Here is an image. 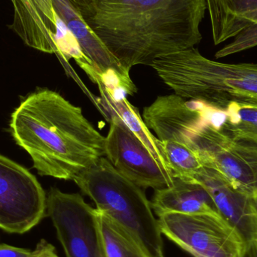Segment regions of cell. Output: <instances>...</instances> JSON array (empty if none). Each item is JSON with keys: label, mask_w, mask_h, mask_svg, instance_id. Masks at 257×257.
Instances as JSON below:
<instances>
[{"label": "cell", "mask_w": 257, "mask_h": 257, "mask_svg": "<svg viewBox=\"0 0 257 257\" xmlns=\"http://www.w3.org/2000/svg\"><path fill=\"white\" fill-rule=\"evenodd\" d=\"M161 235L194 257H240L244 243L220 215L164 213L158 215Z\"/></svg>", "instance_id": "5b68a950"}, {"label": "cell", "mask_w": 257, "mask_h": 257, "mask_svg": "<svg viewBox=\"0 0 257 257\" xmlns=\"http://www.w3.org/2000/svg\"><path fill=\"white\" fill-rule=\"evenodd\" d=\"M213 107L170 94L160 96L143 110V121L161 142H178L194 149L204 130L211 124Z\"/></svg>", "instance_id": "9c48e42d"}, {"label": "cell", "mask_w": 257, "mask_h": 257, "mask_svg": "<svg viewBox=\"0 0 257 257\" xmlns=\"http://www.w3.org/2000/svg\"><path fill=\"white\" fill-rule=\"evenodd\" d=\"M32 257H59L52 244L42 239L36 245L35 250H32Z\"/></svg>", "instance_id": "44dd1931"}, {"label": "cell", "mask_w": 257, "mask_h": 257, "mask_svg": "<svg viewBox=\"0 0 257 257\" xmlns=\"http://www.w3.org/2000/svg\"><path fill=\"white\" fill-rule=\"evenodd\" d=\"M160 146L172 177L195 181V175L204 167L197 154L189 147L178 142L160 141Z\"/></svg>", "instance_id": "ac0fdd59"}, {"label": "cell", "mask_w": 257, "mask_h": 257, "mask_svg": "<svg viewBox=\"0 0 257 257\" xmlns=\"http://www.w3.org/2000/svg\"><path fill=\"white\" fill-rule=\"evenodd\" d=\"M205 167L215 169L235 187L257 196V142L224 135L210 151Z\"/></svg>", "instance_id": "8fae6325"}, {"label": "cell", "mask_w": 257, "mask_h": 257, "mask_svg": "<svg viewBox=\"0 0 257 257\" xmlns=\"http://www.w3.org/2000/svg\"><path fill=\"white\" fill-rule=\"evenodd\" d=\"M257 45V24L244 29L235 36L233 42L217 51L216 59L223 58L232 54L254 48Z\"/></svg>", "instance_id": "d6986e66"}, {"label": "cell", "mask_w": 257, "mask_h": 257, "mask_svg": "<svg viewBox=\"0 0 257 257\" xmlns=\"http://www.w3.org/2000/svg\"><path fill=\"white\" fill-rule=\"evenodd\" d=\"M12 29L24 43L49 54H59L52 0H19L13 4Z\"/></svg>", "instance_id": "7c38bea8"}, {"label": "cell", "mask_w": 257, "mask_h": 257, "mask_svg": "<svg viewBox=\"0 0 257 257\" xmlns=\"http://www.w3.org/2000/svg\"><path fill=\"white\" fill-rule=\"evenodd\" d=\"M104 257H154L126 228L96 209Z\"/></svg>", "instance_id": "e0dca14e"}, {"label": "cell", "mask_w": 257, "mask_h": 257, "mask_svg": "<svg viewBox=\"0 0 257 257\" xmlns=\"http://www.w3.org/2000/svg\"><path fill=\"white\" fill-rule=\"evenodd\" d=\"M240 257H257V241L244 244Z\"/></svg>", "instance_id": "7402d4cb"}, {"label": "cell", "mask_w": 257, "mask_h": 257, "mask_svg": "<svg viewBox=\"0 0 257 257\" xmlns=\"http://www.w3.org/2000/svg\"><path fill=\"white\" fill-rule=\"evenodd\" d=\"M73 181L91 198L96 209L126 228L154 257H165L158 220L140 187L101 157Z\"/></svg>", "instance_id": "277c9868"}, {"label": "cell", "mask_w": 257, "mask_h": 257, "mask_svg": "<svg viewBox=\"0 0 257 257\" xmlns=\"http://www.w3.org/2000/svg\"><path fill=\"white\" fill-rule=\"evenodd\" d=\"M195 181L203 186L223 217L244 244L257 241V196L235 187L215 169L203 167Z\"/></svg>", "instance_id": "30bf717a"}, {"label": "cell", "mask_w": 257, "mask_h": 257, "mask_svg": "<svg viewBox=\"0 0 257 257\" xmlns=\"http://www.w3.org/2000/svg\"><path fill=\"white\" fill-rule=\"evenodd\" d=\"M0 257H32V250L1 244Z\"/></svg>", "instance_id": "ffe728a7"}, {"label": "cell", "mask_w": 257, "mask_h": 257, "mask_svg": "<svg viewBox=\"0 0 257 257\" xmlns=\"http://www.w3.org/2000/svg\"><path fill=\"white\" fill-rule=\"evenodd\" d=\"M52 6L56 18L64 24L75 38L81 52L98 75L116 71L130 76V72L125 70L107 51L69 0H52Z\"/></svg>", "instance_id": "4fadbf2b"}, {"label": "cell", "mask_w": 257, "mask_h": 257, "mask_svg": "<svg viewBox=\"0 0 257 257\" xmlns=\"http://www.w3.org/2000/svg\"><path fill=\"white\" fill-rule=\"evenodd\" d=\"M127 72L199 45L205 0H69Z\"/></svg>", "instance_id": "6da1fadb"}, {"label": "cell", "mask_w": 257, "mask_h": 257, "mask_svg": "<svg viewBox=\"0 0 257 257\" xmlns=\"http://www.w3.org/2000/svg\"><path fill=\"white\" fill-rule=\"evenodd\" d=\"M214 45L257 24V0H205Z\"/></svg>", "instance_id": "9a60e30c"}, {"label": "cell", "mask_w": 257, "mask_h": 257, "mask_svg": "<svg viewBox=\"0 0 257 257\" xmlns=\"http://www.w3.org/2000/svg\"><path fill=\"white\" fill-rule=\"evenodd\" d=\"M109 120L105 156L112 166L140 188L158 190L172 186V173L160 166L140 139L117 117Z\"/></svg>", "instance_id": "ba28073f"}, {"label": "cell", "mask_w": 257, "mask_h": 257, "mask_svg": "<svg viewBox=\"0 0 257 257\" xmlns=\"http://www.w3.org/2000/svg\"><path fill=\"white\" fill-rule=\"evenodd\" d=\"M46 196L34 175L0 155V229L24 234L46 215Z\"/></svg>", "instance_id": "8992f818"}, {"label": "cell", "mask_w": 257, "mask_h": 257, "mask_svg": "<svg viewBox=\"0 0 257 257\" xmlns=\"http://www.w3.org/2000/svg\"><path fill=\"white\" fill-rule=\"evenodd\" d=\"M46 213L66 257H104L96 208L80 195L51 189L46 199Z\"/></svg>", "instance_id": "52a82bcc"}, {"label": "cell", "mask_w": 257, "mask_h": 257, "mask_svg": "<svg viewBox=\"0 0 257 257\" xmlns=\"http://www.w3.org/2000/svg\"><path fill=\"white\" fill-rule=\"evenodd\" d=\"M10 128L41 175L73 180L105 156V137L81 108L51 90L27 96L12 114Z\"/></svg>", "instance_id": "7a4b0ae2"}, {"label": "cell", "mask_w": 257, "mask_h": 257, "mask_svg": "<svg viewBox=\"0 0 257 257\" xmlns=\"http://www.w3.org/2000/svg\"><path fill=\"white\" fill-rule=\"evenodd\" d=\"M175 94L226 111L234 102L257 105V65L220 63L187 48L158 57L152 64Z\"/></svg>", "instance_id": "3957f363"}, {"label": "cell", "mask_w": 257, "mask_h": 257, "mask_svg": "<svg viewBox=\"0 0 257 257\" xmlns=\"http://www.w3.org/2000/svg\"><path fill=\"white\" fill-rule=\"evenodd\" d=\"M101 93V104L104 109L110 117H116L122 120L125 125L149 150V152L155 157L160 166L170 172L164 154L160 146V141L151 133L150 130L146 126L139 112L138 108L134 107L127 98L122 100H113L110 96L99 88Z\"/></svg>", "instance_id": "2e32d148"}, {"label": "cell", "mask_w": 257, "mask_h": 257, "mask_svg": "<svg viewBox=\"0 0 257 257\" xmlns=\"http://www.w3.org/2000/svg\"><path fill=\"white\" fill-rule=\"evenodd\" d=\"M156 215L164 213L208 214L220 215L217 206L206 189L197 181L173 178L170 187L155 190L150 202Z\"/></svg>", "instance_id": "5bb4252c"}, {"label": "cell", "mask_w": 257, "mask_h": 257, "mask_svg": "<svg viewBox=\"0 0 257 257\" xmlns=\"http://www.w3.org/2000/svg\"><path fill=\"white\" fill-rule=\"evenodd\" d=\"M12 1V4H14V3H17V2L19 1V0H11Z\"/></svg>", "instance_id": "603a6c76"}]
</instances>
